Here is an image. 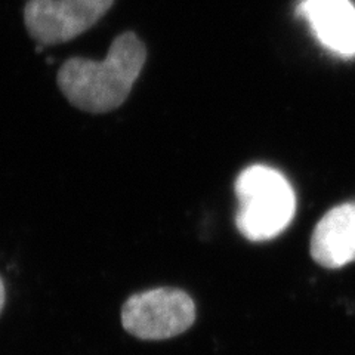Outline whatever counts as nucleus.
Wrapping results in <instances>:
<instances>
[{
	"label": "nucleus",
	"instance_id": "nucleus-1",
	"mask_svg": "<svg viewBox=\"0 0 355 355\" xmlns=\"http://www.w3.org/2000/svg\"><path fill=\"white\" fill-rule=\"evenodd\" d=\"M146 61V43L137 33L125 31L111 42L101 61L82 57L67 60L60 67L57 83L76 108L105 114L125 104Z\"/></svg>",
	"mask_w": 355,
	"mask_h": 355
},
{
	"label": "nucleus",
	"instance_id": "nucleus-2",
	"mask_svg": "<svg viewBox=\"0 0 355 355\" xmlns=\"http://www.w3.org/2000/svg\"><path fill=\"white\" fill-rule=\"evenodd\" d=\"M237 228L250 241L280 236L296 212L293 188L279 171L263 164L244 169L236 182Z\"/></svg>",
	"mask_w": 355,
	"mask_h": 355
},
{
	"label": "nucleus",
	"instance_id": "nucleus-3",
	"mask_svg": "<svg viewBox=\"0 0 355 355\" xmlns=\"http://www.w3.org/2000/svg\"><path fill=\"white\" fill-rule=\"evenodd\" d=\"M196 318L190 295L180 288H153L130 296L121 309L123 327L139 339L160 340L181 335Z\"/></svg>",
	"mask_w": 355,
	"mask_h": 355
},
{
	"label": "nucleus",
	"instance_id": "nucleus-4",
	"mask_svg": "<svg viewBox=\"0 0 355 355\" xmlns=\"http://www.w3.org/2000/svg\"><path fill=\"white\" fill-rule=\"evenodd\" d=\"M113 5L114 0H28L24 24L33 40L52 46L83 35Z\"/></svg>",
	"mask_w": 355,
	"mask_h": 355
},
{
	"label": "nucleus",
	"instance_id": "nucleus-5",
	"mask_svg": "<svg viewBox=\"0 0 355 355\" xmlns=\"http://www.w3.org/2000/svg\"><path fill=\"white\" fill-rule=\"evenodd\" d=\"M297 12L326 49L339 57H355V6L351 0H301Z\"/></svg>",
	"mask_w": 355,
	"mask_h": 355
},
{
	"label": "nucleus",
	"instance_id": "nucleus-6",
	"mask_svg": "<svg viewBox=\"0 0 355 355\" xmlns=\"http://www.w3.org/2000/svg\"><path fill=\"white\" fill-rule=\"evenodd\" d=\"M311 257L329 270L355 261V202L333 207L320 219L311 239Z\"/></svg>",
	"mask_w": 355,
	"mask_h": 355
},
{
	"label": "nucleus",
	"instance_id": "nucleus-7",
	"mask_svg": "<svg viewBox=\"0 0 355 355\" xmlns=\"http://www.w3.org/2000/svg\"><path fill=\"white\" fill-rule=\"evenodd\" d=\"M5 304V286L2 279H0V313H2V308Z\"/></svg>",
	"mask_w": 355,
	"mask_h": 355
}]
</instances>
